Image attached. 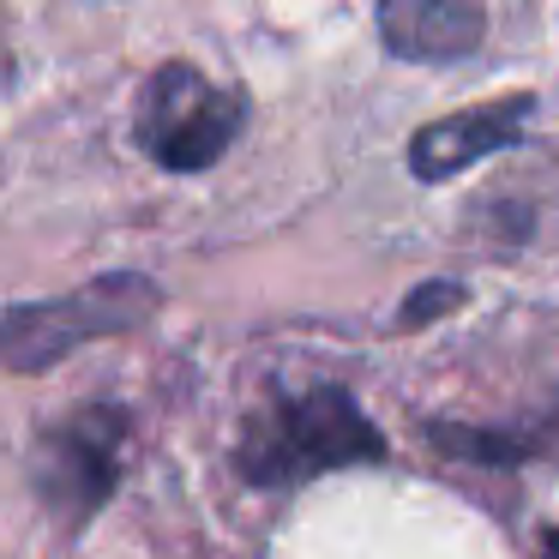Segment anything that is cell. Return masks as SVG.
I'll return each instance as SVG.
<instances>
[{
	"instance_id": "cell-1",
	"label": "cell",
	"mask_w": 559,
	"mask_h": 559,
	"mask_svg": "<svg viewBox=\"0 0 559 559\" xmlns=\"http://www.w3.org/2000/svg\"><path fill=\"white\" fill-rule=\"evenodd\" d=\"M385 463V433L367 421L349 385H307L277 391L265 409L247 415L235 439V475L265 493H289L331 469H373Z\"/></svg>"
},
{
	"instance_id": "cell-2",
	"label": "cell",
	"mask_w": 559,
	"mask_h": 559,
	"mask_svg": "<svg viewBox=\"0 0 559 559\" xmlns=\"http://www.w3.org/2000/svg\"><path fill=\"white\" fill-rule=\"evenodd\" d=\"M163 307V283L151 271H103L67 295L0 307V367L13 373H49L73 349L103 337L145 331Z\"/></svg>"
},
{
	"instance_id": "cell-3",
	"label": "cell",
	"mask_w": 559,
	"mask_h": 559,
	"mask_svg": "<svg viewBox=\"0 0 559 559\" xmlns=\"http://www.w3.org/2000/svg\"><path fill=\"white\" fill-rule=\"evenodd\" d=\"M253 97L241 85L211 79L199 61H157L133 97V145L163 175H205L241 139Z\"/></svg>"
},
{
	"instance_id": "cell-4",
	"label": "cell",
	"mask_w": 559,
	"mask_h": 559,
	"mask_svg": "<svg viewBox=\"0 0 559 559\" xmlns=\"http://www.w3.org/2000/svg\"><path fill=\"white\" fill-rule=\"evenodd\" d=\"M127 421L121 403H85L67 421L43 427L31 475H37V493L67 530H85L103 506L121 487V457H127Z\"/></svg>"
},
{
	"instance_id": "cell-5",
	"label": "cell",
	"mask_w": 559,
	"mask_h": 559,
	"mask_svg": "<svg viewBox=\"0 0 559 559\" xmlns=\"http://www.w3.org/2000/svg\"><path fill=\"white\" fill-rule=\"evenodd\" d=\"M530 121H535V91H511V97H487V103H469V109H445L439 121L415 127L409 175L421 187L457 181L475 163L499 157V151H518L530 139Z\"/></svg>"
},
{
	"instance_id": "cell-6",
	"label": "cell",
	"mask_w": 559,
	"mask_h": 559,
	"mask_svg": "<svg viewBox=\"0 0 559 559\" xmlns=\"http://www.w3.org/2000/svg\"><path fill=\"white\" fill-rule=\"evenodd\" d=\"M373 25L391 61L451 67L487 43V7L481 0H373Z\"/></svg>"
},
{
	"instance_id": "cell-7",
	"label": "cell",
	"mask_w": 559,
	"mask_h": 559,
	"mask_svg": "<svg viewBox=\"0 0 559 559\" xmlns=\"http://www.w3.org/2000/svg\"><path fill=\"white\" fill-rule=\"evenodd\" d=\"M469 301V289L463 283H445V277H433V283H421V289L409 295V301L397 307V325L403 331H421V325H433V319H445L451 307H463Z\"/></svg>"
},
{
	"instance_id": "cell-8",
	"label": "cell",
	"mask_w": 559,
	"mask_h": 559,
	"mask_svg": "<svg viewBox=\"0 0 559 559\" xmlns=\"http://www.w3.org/2000/svg\"><path fill=\"white\" fill-rule=\"evenodd\" d=\"M542 559H559V530H542Z\"/></svg>"
}]
</instances>
